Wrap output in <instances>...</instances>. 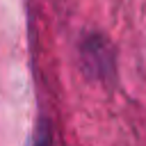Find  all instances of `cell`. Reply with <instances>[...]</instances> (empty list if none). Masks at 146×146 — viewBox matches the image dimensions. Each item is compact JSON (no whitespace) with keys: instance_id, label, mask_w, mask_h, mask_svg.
Segmentation results:
<instances>
[{"instance_id":"cell-1","label":"cell","mask_w":146,"mask_h":146,"mask_svg":"<svg viewBox=\"0 0 146 146\" xmlns=\"http://www.w3.org/2000/svg\"><path fill=\"white\" fill-rule=\"evenodd\" d=\"M30 146H52V139H50V130H48V123L41 121L34 137H32V144Z\"/></svg>"}]
</instances>
